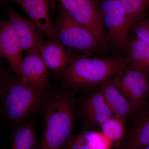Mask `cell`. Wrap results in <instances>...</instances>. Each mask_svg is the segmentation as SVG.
<instances>
[{
	"mask_svg": "<svg viewBox=\"0 0 149 149\" xmlns=\"http://www.w3.org/2000/svg\"><path fill=\"white\" fill-rule=\"evenodd\" d=\"M71 52V61L60 75L65 86L79 90L100 85L122 72L128 65L125 57L100 58Z\"/></svg>",
	"mask_w": 149,
	"mask_h": 149,
	"instance_id": "6da1fadb",
	"label": "cell"
},
{
	"mask_svg": "<svg viewBox=\"0 0 149 149\" xmlns=\"http://www.w3.org/2000/svg\"><path fill=\"white\" fill-rule=\"evenodd\" d=\"M45 113L40 149H62L71 138L74 127L71 100L65 94H57L50 100Z\"/></svg>",
	"mask_w": 149,
	"mask_h": 149,
	"instance_id": "7a4b0ae2",
	"label": "cell"
},
{
	"mask_svg": "<svg viewBox=\"0 0 149 149\" xmlns=\"http://www.w3.org/2000/svg\"><path fill=\"white\" fill-rule=\"evenodd\" d=\"M54 26L57 41L72 53L93 55L103 52L95 36L74 20L62 5Z\"/></svg>",
	"mask_w": 149,
	"mask_h": 149,
	"instance_id": "3957f363",
	"label": "cell"
},
{
	"mask_svg": "<svg viewBox=\"0 0 149 149\" xmlns=\"http://www.w3.org/2000/svg\"><path fill=\"white\" fill-rule=\"evenodd\" d=\"M45 91L38 90L25 84L18 78L6 85L3 104L6 117L12 123L29 118L42 104Z\"/></svg>",
	"mask_w": 149,
	"mask_h": 149,
	"instance_id": "277c9868",
	"label": "cell"
},
{
	"mask_svg": "<svg viewBox=\"0 0 149 149\" xmlns=\"http://www.w3.org/2000/svg\"><path fill=\"white\" fill-rule=\"evenodd\" d=\"M74 20L97 38L103 52L108 48L107 35L100 10L101 0H57Z\"/></svg>",
	"mask_w": 149,
	"mask_h": 149,
	"instance_id": "5b68a950",
	"label": "cell"
},
{
	"mask_svg": "<svg viewBox=\"0 0 149 149\" xmlns=\"http://www.w3.org/2000/svg\"><path fill=\"white\" fill-rule=\"evenodd\" d=\"M100 10L109 45L118 53L125 52L133 24L122 5L119 0H101Z\"/></svg>",
	"mask_w": 149,
	"mask_h": 149,
	"instance_id": "8992f818",
	"label": "cell"
},
{
	"mask_svg": "<svg viewBox=\"0 0 149 149\" xmlns=\"http://www.w3.org/2000/svg\"><path fill=\"white\" fill-rule=\"evenodd\" d=\"M148 76L128 64L122 72L113 77L118 88L129 99L132 114L146 103L148 97L149 82Z\"/></svg>",
	"mask_w": 149,
	"mask_h": 149,
	"instance_id": "52a82bcc",
	"label": "cell"
},
{
	"mask_svg": "<svg viewBox=\"0 0 149 149\" xmlns=\"http://www.w3.org/2000/svg\"><path fill=\"white\" fill-rule=\"evenodd\" d=\"M133 115L119 149H144L149 145V104L146 103Z\"/></svg>",
	"mask_w": 149,
	"mask_h": 149,
	"instance_id": "ba28073f",
	"label": "cell"
},
{
	"mask_svg": "<svg viewBox=\"0 0 149 149\" xmlns=\"http://www.w3.org/2000/svg\"><path fill=\"white\" fill-rule=\"evenodd\" d=\"M9 17L8 21L12 27L22 51L33 48L39 49L43 41L44 33L32 21L27 20L11 8L6 10Z\"/></svg>",
	"mask_w": 149,
	"mask_h": 149,
	"instance_id": "9c48e42d",
	"label": "cell"
},
{
	"mask_svg": "<svg viewBox=\"0 0 149 149\" xmlns=\"http://www.w3.org/2000/svg\"><path fill=\"white\" fill-rule=\"evenodd\" d=\"M0 51L1 56L8 61L11 69L20 78L23 51L12 27L3 19L0 22Z\"/></svg>",
	"mask_w": 149,
	"mask_h": 149,
	"instance_id": "30bf717a",
	"label": "cell"
},
{
	"mask_svg": "<svg viewBox=\"0 0 149 149\" xmlns=\"http://www.w3.org/2000/svg\"><path fill=\"white\" fill-rule=\"evenodd\" d=\"M47 68L38 49L32 48L27 51L23 59L19 79L31 87L45 91L48 83Z\"/></svg>",
	"mask_w": 149,
	"mask_h": 149,
	"instance_id": "8fae6325",
	"label": "cell"
},
{
	"mask_svg": "<svg viewBox=\"0 0 149 149\" xmlns=\"http://www.w3.org/2000/svg\"><path fill=\"white\" fill-rule=\"evenodd\" d=\"M18 5L48 39L57 41L47 0H9Z\"/></svg>",
	"mask_w": 149,
	"mask_h": 149,
	"instance_id": "7c38bea8",
	"label": "cell"
},
{
	"mask_svg": "<svg viewBox=\"0 0 149 149\" xmlns=\"http://www.w3.org/2000/svg\"><path fill=\"white\" fill-rule=\"evenodd\" d=\"M38 50L47 67L59 76L67 68L71 61V52L56 41L49 39L43 40Z\"/></svg>",
	"mask_w": 149,
	"mask_h": 149,
	"instance_id": "4fadbf2b",
	"label": "cell"
},
{
	"mask_svg": "<svg viewBox=\"0 0 149 149\" xmlns=\"http://www.w3.org/2000/svg\"><path fill=\"white\" fill-rule=\"evenodd\" d=\"M100 85V91L114 116L125 122L128 116L132 114V109L129 102L120 93L115 83L113 77Z\"/></svg>",
	"mask_w": 149,
	"mask_h": 149,
	"instance_id": "5bb4252c",
	"label": "cell"
},
{
	"mask_svg": "<svg viewBox=\"0 0 149 149\" xmlns=\"http://www.w3.org/2000/svg\"><path fill=\"white\" fill-rule=\"evenodd\" d=\"M83 110L87 119L100 127L114 116L100 91L93 92L86 97Z\"/></svg>",
	"mask_w": 149,
	"mask_h": 149,
	"instance_id": "9a60e30c",
	"label": "cell"
},
{
	"mask_svg": "<svg viewBox=\"0 0 149 149\" xmlns=\"http://www.w3.org/2000/svg\"><path fill=\"white\" fill-rule=\"evenodd\" d=\"M115 145L102 131L88 130L71 137L62 149H111Z\"/></svg>",
	"mask_w": 149,
	"mask_h": 149,
	"instance_id": "2e32d148",
	"label": "cell"
},
{
	"mask_svg": "<svg viewBox=\"0 0 149 149\" xmlns=\"http://www.w3.org/2000/svg\"><path fill=\"white\" fill-rule=\"evenodd\" d=\"M127 63L144 74H149V47L135 36L128 39L125 47Z\"/></svg>",
	"mask_w": 149,
	"mask_h": 149,
	"instance_id": "e0dca14e",
	"label": "cell"
},
{
	"mask_svg": "<svg viewBox=\"0 0 149 149\" xmlns=\"http://www.w3.org/2000/svg\"><path fill=\"white\" fill-rule=\"evenodd\" d=\"M37 146L35 127L32 123H25L14 132L10 149H36Z\"/></svg>",
	"mask_w": 149,
	"mask_h": 149,
	"instance_id": "ac0fdd59",
	"label": "cell"
},
{
	"mask_svg": "<svg viewBox=\"0 0 149 149\" xmlns=\"http://www.w3.org/2000/svg\"><path fill=\"white\" fill-rule=\"evenodd\" d=\"M125 122L113 116L100 126L104 135L119 146L125 134Z\"/></svg>",
	"mask_w": 149,
	"mask_h": 149,
	"instance_id": "d6986e66",
	"label": "cell"
},
{
	"mask_svg": "<svg viewBox=\"0 0 149 149\" xmlns=\"http://www.w3.org/2000/svg\"><path fill=\"white\" fill-rule=\"evenodd\" d=\"M119 1L133 24L136 21L145 17L149 9V0Z\"/></svg>",
	"mask_w": 149,
	"mask_h": 149,
	"instance_id": "ffe728a7",
	"label": "cell"
},
{
	"mask_svg": "<svg viewBox=\"0 0 149 149\" xmlns=\"http://www.w3.org/2000/svg\"><path fill=\"white\" fill-rule=\"evenodd\" d=\"M131 29L134 36L149 47V20L145 17L141 19L133 24Z\"/></svg>",
	"mask_w": 149,
	"mask_h": 149,
	"instance_id": "44dd1931",
	"label": "cell"
},
{
	"mask_svg": "<svg viewBox=\"0 0 149 149\" xmlns=\"http://www.w3.org/2000/svg\"><path fill=\"white\" fill-rule=\"evenodd\" d=\"M144 149H149V145H148V146H147Z\"/></svg>",
	"mask_w": 149,
	"mask_h": 149,
	"instance_id": "7402d4cb",
	"label": "cell"
}]
</instances>
